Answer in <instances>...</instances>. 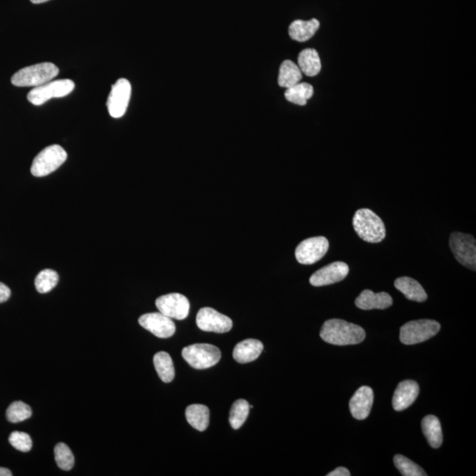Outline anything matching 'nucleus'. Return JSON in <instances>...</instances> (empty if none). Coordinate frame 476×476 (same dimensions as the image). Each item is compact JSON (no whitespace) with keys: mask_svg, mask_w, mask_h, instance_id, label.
I'll return each instance as SVG.
<instances>
[{"mask_svg":"<svg viewBox=\"0 0 476 476\" xmlns=\"http://www.w3.org/2000/svg\"><path fill=\"white\" fill-rule=\"evenodd\" d=\"M32 416V409L28 404L23 402H14L6 410L7 420L12 424L21 423Z\"/></svg>","mask_w":476,"mask_h":476,"instance_id":"obj_30","label":"nucleus"},{"mask_svg":"<svg viewBox=\"0 0 476 476\" xmlns=\"http://www.w3.org/2000/svg\"><path fill=\"white\" fill-rule=\"evenodd\" d=\"M13 473L5 468H0V476H12Z\"/></svg>","mask_w":476,"mask_h":476,"instance_id":"obj_35","label":"nucleus"},{"mask_svg":"<svg viewBox=\"0 0 476 476\" xmlns=\"http://www.w3.org/2000/svg\"><path fill=\"white\" fill-rule=\"evenodd\" d=\"M419 395V385L414 380L400 382L392 398V407L396 411H402L409 407Z\"/></svg>","mask_w":476,"mask_h":476,"instance_id":"obj_16","label":"nucleus"},{"mask_svg":"<svg viewBox=\"0 0 476 476\" xmlns=\"http://www.w3.org/2000/svg\"><path fill=\"white\" fill-rule=\"evenodd\" d=\"M54 454H55V460L57 467L60 470L69 471L74 468V456L69 446L66 445V443H57L55 449H54Z\"/></svg>","mask_w":476,"mask_h":476,"instance_id":"obj_29","label":"nucleus"},{"mask_svg":"<svg viewBox=\"0 0 476 476\" xmlns=\"http://www.w3.org/2000/svg\"><path fill=\"white\" fill-rule=\"evenodd\" d=\"M302 73L300 68L293 61L285 60L280 64L278 84L281 88L288 89L302 81Z\"/></svg>","mask_w":476,"mask_h":476,"instance_id":"obj_24","label":"nucleus"},{"mask_svg":"<svg viewBox=\"0 0 476 476\" xmlns=\"http://www.w3.org/2000/svg\"><path fill=\"white\" fill-rule=\"evenodd\" d=\"M139 323L146 330L161 339L171 337L176 332L175 323L171 317L161 312L147 313L140 317Z\"/></svg>","mask_w":476,"mask_h":476,"instance_id":"obj_13","label":"nucleus"},{"mask_svg":"<svg viewBox=\"0 0 476 476\" xmlns=\"http://www.w3.org/2000/svg\"><path fill=\"white\" fill-rule=\"evenodd\" d=\"M449 244L456 261L472 271H475V238L470 234L453 232L450 237Z\"/></svg>","mask_w":476,"mask_h":476,"instance_id":"obj_8","label":"nucleus"},{"mask_svg":"<svg viewBox=\"0 0 476 476\" xmlns=\"http://www.w3.org/2000/svg\"><path fill=\"white\" fill-rule=\"evenodd\" d=\"M59 68L52 63L45 62L27 67L13 74L11 81L16 86H37L52 81L59 74Z\"/></svg>","mask_w":476,"mask_h":476,"instance_id":"obj_3","label":"nucleus"},{"mask_svg":"<svg viewBox=\"0 0 476 476\" xmlns=\"http://www.w3.org/2000/svg\"><path fill=\"white\" fill-rule=\"evenodd\" d=\"M327 476H349L351 475V472L347 470V468L344 467H340L336 468V470L332 471L331 473L327 474Z\"/></svg>","mask_w":476,"mask_h":476,"instance_id":"obj_34","label":"nucleus"},{"mask_svg":"<svg viewBox=\"0 0 476 476\" xmlns=\"http://www.w3.org/2000/svg\"><path fill=\"white\" fill-rule=\"evenodd\" d=\"M329 242L324 237H310L301 242L295 249V258L302 265H312L324 257Z\"/></svg>","mask_w":476,"mask_h":476,"instance_id":"obj_9","label":"nucleus"},{"mask_svg":"<svg viewBox=\"0 0 476 476\" xmlns=\"http://www.w3.org/2000/svg\"><path fill=\"white\" fill-rule=\"evenodd\" d=\"M319 21L317 19L310 21L297 20L293 21L288 28L290 37L298 42H306L314 37L319 28Z\"/></svg>","mask_w":476,"mask_h":476,"instance_id":"obj_20","label":"nucleus"},{"mask_svg":"<svg viewBox=\"0 0 476 476\" xmlns=\"http://www.w3.org/2000/svg\"><path fill=\"white\" fill-rule=\"evenodd\" d=\"M182 356L194 369L205 370L217 364L222 353L214 345L193 344L183 349Z\"/></svg>","mask_w":476,"mask_h":476,"instance_id":"obj_5","label":"nucleus"},{"mask_svg":"<svg viewBox=\"0 0 476 476\" xmlns=\"http://www.w3.org/2000/svg\"><path fill=\"white\" fill-rule=\"evenodd\" d=\"M421 428L432 448H439L443 443V432L438 418L429 414L421 421Z\"/></svg>","mask_w":476,"mask_h":476,"instance_id":"obj_22","label":"nucleus"},{"mask_svg":"<svg viewBox=\"0 0 476 476\" xmlns=\"http://www.w3.org/2000/svg\"><path fill=\"white\" fill-rule=\"evenodd\" d=\"M394 463L397 470L403 476H426L423 468L418 466L417 464L413 463L412 460L407 459V457L400 455H395L394 458Z\"/></svg>","mask_w":476,"mask_h":476,"instance_id":"obj_31","label":"nucleus"},{"mask_svg":"<svg viewBox=\"0 0 476 476\" xmlns=\"http://www.w3.org/2000/svg\"><path fill=\"white\" fill-rule=\"evenodd\" d=\"M373 389L369 387H360L349 402V409L353 417L357 420L366 419L373 407Z\"/></svg>","mask_w":476,"mask_h":476,"instance_id":"obj_15","label":"nucleus"},{"mask_svg":"<svg viewBox=\"0 0 476 476\" xmlns=\"http://www.w3.org/2000/svg\"><path fill=\"white\" fill-rule=\"evenodd\" d=\"M186 417L191 426L198 431H204L208 427L210 412L207 406L193 404L187 407Z\"/></svg>","mask_w":476,"mask_h":476,"instance_id":"obj_21","label":"nucleus"},{"mask_svg":"<svg viewBox=\"0 0 476 476\" xmlns=\"http://www.w3.org/2000/svg\"><path fill=\"white\" fill-rule=\"evenodd\" d=\"M366 334L358 324L333 319L326 321L320 330V337L332 345H356L363 342Z\"/></svg>","mask_w":476,"mask_h":476,"instance_id":"obj_1","label":"nucleus"},{"mask_svg":"<svg viewBox=\"0 0 476 476\" xmlns=\"http://www.w3.org/2000/svg\"><path fill=\"white\" fill-rule=\"evenodd\" d=\"M349 268L345 262L336 261L324 266L310 278V283L314 287L327 286V285L340 283L348 276Z\"/></svg>","mask_w":476,"mask_h":476,"instance_id":"obj_14","label":"nucleus"},{"mask_svg":"<svg viewBox=\"0 0 476 476\" xmlns=\"http://www.w3.org/2000/svg\"><path fill=\"white\" fill-rule=\"evenodd\" d=\"M395 286L409 300L418 302H424L427 300L428 295L423 286L412 278L400 277L395 280Z\"/></svg>","mask_w":476,"mask_h":476,"instance_id":"obj_19","label":"nucleus"},{"mask_svg":"<svg viewBox=\"0 0 476 476\" xmlns=\"http://www.w3.org/2000/svg\"><path fill=\"white\" fill-rule=\"evenodd\" d=\"M33 4H42L50 1V0H30Z\"/></svg>","mask_w":476,"mask_h":476,"instance_id":"obj_36","label":"nucleus"},{"mask_svg":"<svg viewBox=\"0 0 476 476\" xmlns=\"http://www.w3.org/2000/svg\"><path fill=\"white\" fill-rule=\"evenodd\" d=\"M11 297V290L6 284L0 283V304L5 302Z\"/></svg>","mask_w":476,"mask_h":476,"instance_id":"obj_33","label":"nucleus"},{"mask_svg":"<svg viewBox=\"0 0 476 476\" xmlns=\"http://www.w3.org/2000/svg\"><path fill=\"white\" fill-rule=\"evenodd\" d=\"M159 312L171 317V319H186L190 312V302L185 295L172 293L162 295L157 299Z\"/></svg>","mask_w":476,"mask_h":476,"instance_id":"obj_11","label":"nucleus"},{"mask_svg":"<svg viewBox=\"0 0 476 476\" xmlns=\"http://www.w3.org/2000/svg\"><path fill=\"white\" fill-rule=\"evenodd\" d=\"M250 409V405L246 400H237L234 402L230 413V424L234 430H238L245 423Z\"/></svg>","mask_w":476,"mask_h":476,"instance_id":"obj_27","label":"nucleus"},{"mask_svg":"<svg viewBox=\"0 0 476 476\" xmlns=\"http://www.w3.org/2000/svg\"><path fill=\"white\" fill-rule=\"evenodd\" d=\"M313 93H314V90H313V86L311 84L299 82L297 85L287 89L285 91V98L292 103L305 106L308 100L312 98Z\"/></svg>","mask_w":476,"mask_h":476,"instance_id":"obj_26","label":"nucleus"},{"mask_svg":"<svg viewBox=\"0 0 476 476\" xmlns=\"http://www.w3.org/2000/svg\"><path fill=\"white\" fill-rule=\"evenodd\" d=\"M75 84L71 79H57L50 81L42 86L31 90L28 95V100L35 106L48 102L52 98H60L70 95L74 91Z\"/></svg>","mask_w":476,"mask_h":476,"instance_id":"obj_7","label":"nucleus"},{"mask_svg":"<svg viewBox=\"0 0 476 476\" xmlns=\"http://www.w3.org/2000/svg\"><path fill=\"white\" fill-rule=\"evenodd\" d=\"M67 153L62 147L52 145L45 147L34 159L31 166L32 175L42 178L57 171L67 161Z\"/></svg>","mask_w":476,"mask_h":476,"instance_id":"obj_6","label":"nucleus"},{"mask_svg":"<svg viewBox=\"0 0 476 476\" xmlns=\"http://www.w3.org/2000/svg\"><path fill=\"white\" fill-rule=\"evenodd\" d=\"M355 304L357 308L370 311V310H385L392 305V298L385 292L374 293L373 291L366 290L356 299Z\"/></svg>","mask_w":476,"mask_h":476,"instance_id":"obj_17","label":"nucleus"},{"mask_svg":"<svg viewBox=\"0 0 476 476\" xmlns=\"http://www.w3.org/2000/svg\"><path fill=\"white\" fill-rule=\"evenodd\" d=\"M264 346L261 341L248 339L237 344L234 348L233 357L239 363L254 362L261 355Z\"/></svg>","mask_w":476,"mask_h":476,"instance_id":"obj_18","label":"nucleus"},{"mask_svg":"<svg viewBox=\"0 0 476 476\" xmlns=\"http://www.w3.org/2000/svg\"><path fill=\"white\" fill-rule=\"evenodd\" d=\"M154 364L159 378L164 383H171L175 378V368L171 356L167 352L161 351L154 356Z\"/></svg>","mask_w":476,"mask_h":476,"instance_id":"obj_25","label":"nucleus"},{"mask_svg":"<svg viewBox=\"0 0 476 476\" xmlns=\"http://www.w3.org/2000/svg\"><path fill=\"white\" fill-rule=\"evenodd\" d=\"M9 443L14 448L23 453L30 452L33 446L30 436L21 431H13L11 434Z\"/></svg>","mask_w":476,"mask_h":476,"instance_id":"obj_32","label":"nucleus"},{"mask_svg":"<svg viewBox=\"0 0 476 476\" xmlns=\"http://www.w3.org/2000/svg\"><path fill=\"white\" fill-rule=\"evenodd\" d=\"M440 327V324L435 320L409 321L400 328V340L405 345L421 344L438 334Z\"/></svg>","mask_w":476,"mask_h":476,"instance_id":"obj_4","label":"nucleus"},{"mask_svg":"<svg viewBox=\"0 0 476 476\" xmlns=\"http://www.w3.org/2000/svg\"><path fill=\"white\" fill-rule=\"evenodd\" d=\"M60 277L56 271L52 269H45L40 272L35 278V288L41 294L48 293L57 286Z\"/></svg>","mask_w":476,"mask_h":476,"instance_id":"obj_28","label":"nucleus"},{"mask_svg":"<svg viewBox=\"0 0 476 476\" xmlns=\"http://www.w3.org/2000/svg\"><path fill=\"white\" fill-rule=\"evenodd\" d=\"M298 67L302 74L313 77L319 74L321 71V61L317 50L305 49L299 54Z\"/></svg>","mask_w":476,"mask_h":476,"instance_id":"obj_23","label":"nucleus"},{"mask_svg":"<svg viewBox=\"0 0 476 476\" xmlns=\"http://www.w3.org/2000/svg\"><path fill=\"white\" fill-rule=\"evenodd\" d=\"M352 222L357 235L368 243H380L387 235L384 222L370 209H358Z\"/></svg>","mask_w":476,"mask_h":476,"instance_id":"obj_2","label":"nucleus"},{"mask_svg":"<svg viewBox=\"0 0 476 476\" xmlns=\"http://www.w3.org/2000/svg\"><path fill=\"white\" fill-rule=\"evenodd\" d=\"M132 95V86L128 79H119L111 88L107 100V108L111 117L119 118L128 110Z\"/></svg>","mask_w":476,"mask_h":476,"instance_id":"obj_10","label":"nucleus"},{"mask_svg":"<svg viewBox=\"0 0 476 476\" xmlns=\"http://www.w3.org/2000/svg\"><path fill=\"white\" fill-rule=\"evenodd\" d=\"M196 323L200 330L217 334L228 333L233 327L232 319L210 307L198 311Z\"/></svg>","mask_w":476,"mask_h":476,"instance_id":"obj_12","label":"nucleus"}]
</instances>
